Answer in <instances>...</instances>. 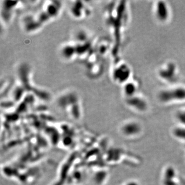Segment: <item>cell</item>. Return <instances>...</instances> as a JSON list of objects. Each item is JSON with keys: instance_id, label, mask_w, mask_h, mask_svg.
<instances>
[{"instance_id": "1", "label": "cell", "mask_w": 185, "mask_h": 185, "mask_svg": "<svg viewBox=\"0 0 185 185\" xmlns=\"http://www.w3.org/2000/svg\"><path fill=\"white\" fill-rule=\"evenodd\" d=\"M62 8L63 4L61 1H43L37 10L24 14L21 17V28L27 34L40 32L46 25L58 18Z\"/></svg>"}, {"instance_id": "2", "label": "cell", "mask_w": 185, "mask_h": 185, "mask_svg": "<svg viewBox=\"0 0 185 185\" xmlns=\"http://www.w3.org/2000/svg\"><path fill=\"white\" fill-rule=\"evenodd\" d=\"M126 12V4L120 3L119 2L108 4L104 9V20L114 38L113 53L118 51V45L120 42L121 32L125 24Z\"/></svg>"}, {"instance_id": "3", "label": "cell", "mask_w": 185, "mask_h": 185, "mask_svg": "<svg viewBox=\"0 0 185 185\" xmlns=\"http://www.w3.org/2000/svg\"><path fill=\"white\" fill-rule=\"evenodd\" d=\"M57 104L59 108L71 117L79 118L82 115L81 99L77 91L66 89L57 96Z\"/></svg>"}, {"instance_id": "4", "label": "cell", "mask_w": 185, "mask_h": 185, "mask_svg": "<svg viewBox=\"0 0 185 185\" xmlns=\"http://www.w3.org/2000/svg\"><path fill=\"white\" fill-rule=\"evenodd\" d=\"M81 63L84 66L86 75L90 79H98L104 74V59L97 54L94 48Z\"/></svg>"}, {"instance_id": "5", "label": "cell", "mask_w": 185, "mask_h": 185, "mask_svg": "<svg viewBox=\"0 0 185 185\" xmlns=\"http://www.w3.org/2000/svg\"><path fill=\"white\" fill-rule=\"evenodd\" d=\"M132 70L128 63L115 60L111 70V78L115 84L123 86L132 78Z\"/></svg>"}, {"instance_id": "6", "label": "cell", "mask_w": 185, "mask_h": 185, "mask_svg": "<svg viewBox=\"0 0 185 185\" xmlns=\"http://www.w3.org/2000/svg\"><path fill=\"white\" fill-rule=\"evenodd\" d=\"M68 13L74 20L82 21L90 17L92 13V7L88 1H72L68 7Z\"/></svg>"}, {"instance_id": "7", "label": "cell", "mask_w": 185, "mask_h": 185, "mask_svg": "<svg viewBox=\"0 0 185 185\" xmlns=\"http://www.w3.org/2000/svg\"><path fill=\"white\" fill-rule=\"evenodd\" d=\"M158 99L164 104H174L185 102V86L178 85L162 90Z\"/></svg>"}, {"instance_id": "8", "label": "cell", "mask_w": 185, "mask_h": 185, "mask_svg": "<svg viewBox=\"0 0 185 185\" xmlns=\"http://www.w3.org/2000/svg\"><path fill=\"white\" fill-rule=\"evenodd\" d=\"M22 1H2L1 3V21L4 27L11 23L14 17L23 6Z\"/></svg>"}, {"instance_id": "9", "label": "cell", "mask_w": 185, "mask_h": 185, "mask_svg": "<svg viewBox=\"0 0 185 185\" xmlns=\"http://www.w3.org/2000/svg\"><path fill=\"white\" fill-rule=\"evenodd\" d=\"M157 75L158 78L164 83L172 84L178 79V66L176 63L172 61L165 62L158 68Z\"/></svg>"}, {"instance_id": "10", "label": "cell", "mask_w": 185, "mask_h": 185, "mask_svg": "<svg viewBox=\"0 0 185 185\" xmlns=\"http://www.w3.org/2000/svg\"><path fill=\"white\" fill-rule=\"evenodd\" d=\"M59 56L63 61L72 62L79 59V52L75 43L70 40L62 43L59 48Z\"/></svg>"}, {"instance_id": "11", "label": "cell", "mask_w": 185, "mask_h": 185, "mask_svg": "<svg viewBox=\"0 0 185 185\" xmlns=\"http://www.w3.org/2000/svg\"><path fill=\"white\" fill-rule=\"evenodd\" d=\"M154 14L159 22L165 23L169 21L171 11L168 4L165 1L156 2L153 6Z\"/></svg>"}, {"instance_id": "12", "label": "cell", "mask_w": 185, "mask_h": 185, "mask_svg": "<svg viewBox=\"0 0 185 185\" xmlns=\"http://www.w3.org/2000/svg\"><path fill=\"white\" fill-rule=\"evenodd\" d=\"M126 104L129 108L139 113L144 112L148 108L147 100L139 94L126 98Z\"/></svg>"}, {"instance_id": "13", "label": "cell", "mask_w": 185, "mask_h": 185, "mask_svg": "<svg viewBox=\"0 0 185 185\" xmlns=\"http://www.w3.org/2000/svg\"><path fill=\"white\" fill-rule=\"evenodd\" d=\"M122 86V92L126 98L138 94L140 86L139 81L133 77Z\"/></svg>"}, {"instance_id": "14", "label": "cell", "mask_w": 185, "mask_h": 185, "mask_svg": "<svg viewBox=\"0 0 185 185\" xmlns=\"http://www.w3.org/2000/svg\"><path fill=\"white\" fill-rule=\"evenodd\" d=\"M111 49L113 50V45H112L111 42L106 39H97L94 46L95 52L101 58H104L108 55V53Z\"/></svg>"}, {"instance_id": "15", "label": "cell", "mask_w": 185, "mask_h": 185, "mask_svg": "<svg viewBox=\"0 0 185 185\" xmlns=\"http://www.w3.org/2000/svg\"><path fill=\"white\" fill-rule=\"evenodd\" d=\"M176 119L180 124L185 126V109L181 110L176 113Z\"/></svg>"}]
</instances>
